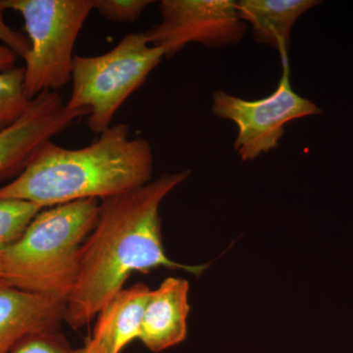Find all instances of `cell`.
<instances>
[{
	"label": "cell",
	"instance_id": "13",
	"mask_svg": "<svg viewBox=\"0 0 353 353\" xmlns=\"http://www.w3.org/2000/svg\"><path fill=\"white\" fill-rule=\"evenodd\" d=\"M41 210L32 202L0 199V269L7 248L20 238Z\"/></svg>",
	"mask_w": 353,
	"mask_h": 353
},
{
	"label": "cell",
	"instance_id": "2",
	"mask_svg": "<svg viewBox=\"0 0 353 353\" xmlns=\"http://www.w3.org/2000/svg\"><path fill=\"white\" fill-rule=\"evenodd\" d=\"M152 173L150 141L131 138L129 126L118 123L79 150L46 141L12 182L0 187V199L29 201L41 209L82 199L103 201L143 187Z\"/></svg>",
	"mask_w": 353,
	"mask_h": 353
},
{
	"label": "cell",
	"instance_id": "1",
	"mask_svg": "<svg viewBox=\"0 0 353 353\" xmlns=\"http://www.w3.org/2000/svg\"><path fill=\"white\" fill-rule=\"evenodd\" d=\"M190 175V170L163 174L143 187L101 201L95 226L81 248L78 276L66 301L64 320L72 328L90 324L124 289L132 273L164 267L199 276L208 268V264L176 263L162 243L160 204Z\"/></svg>",
	"mask_w": 353,
	"mask_h": 353
},
{
	"label": "cell",
	"instance_id": "3",
	"mask_svg": "<svg viewBox=\"0 0 353 353\" xmlns=\"http://www.w3.org/2000/svg\"><path fill=\"white\" fill-rule=\"evenodd\" d=\"M101 202L82 199L39 211L4 253L0 278L25 292L66 303L78 276L81 248Z\"/></svg>",
	"mask_w": 353,
	"mask_h": 353
},
{
	"label": "cell",
	"instance_id": "14",
	"mask_svg": "<svg viewBox=\"0 0 353 353\" xmlns=\"http://www.w3.org/2000/svg\"><path fill=\"white\" fill-rule=\"evenodd\" d=\"M24 67L0 72V132L16 122L31 101L24 90Z\"/></svg>",
	"mask_w": 353,
	"mask_h": 353
},
{
	"label": "cell",
	"instance_id": "15",
	"mask_svg": "<svg viewBox=\"0 0 353 353\" xmlns=\"http://www.w3.org/2000/svg\"><path fill=\"white\" fill-rule=\"evenodd\" d=\"M9 353H97L87 345L75 348L57 332L29 334L21 340Z\"/></svg>",
	"mask_w": 353,
	"mask_h": 353
},
{
	"label": "cell",
	"instance_id": "7",
	"mask_svg": "<svg viewBox=\"0 0 353 353\" xmlns=\"http://www.w3.org/2000/svg\"><path fill=\"white\" fill-rule=\"evenodd\" d=\"M161 22L145 32L148 43L171 58L189 43L222 48L240 43L246 31L234 0H162Z\"/></svg>",
	"mask_w": 353,
	"mask_h": 353
},
{
	"label": "cell",
	"instance_id": "10",
	"mask_svg": "<svg viewBox=\"0 0 353 353\" xmlns=\"http://www.w3.org/2000/svg\"><path fill=\"white\" fill-rule=\"evenodd\" d=\"M190 284L182 278L165 279L146 303L139 340L152 352H161L187 336Z\"/></svg>",
	"mask_w": 353,
	"mask_h": 353
},
{
	"label": "cell",
	"instance_id": "5",
	"mask_svg": "<svg viewBox=\"0 0 353 353\" xmlns=\"http://www.w3.org/2000/svg\"><path fill=\"white\" fill-rule=\"evenodd\" d=\"M25 23L30 50L25 60L24 90L29 101L58 92L71 81L74 46L94 0H6Z\"/></svg>",
	"mask_w": 353,
	"mask_h": 353
},
{
	"label": "cell",
	"instance_id": "11",
	"mask_svg": "<svg viewBox=\"0 0 353 353\" xmlns=\"http://www.w3.org/2000/svg\"><path fill=\"white\" fill-rule=\"evenodd\" d=\"M152 290L143 283L122 289L99 310L92 338L85 343L97 353H121L139 338Z\"/></svg>",
	"mask_w": 353,
	"mask_h": 353
},
{
	"label": "cell",
	"instance_id": "18",
	"mask_svg": "<svg viewBox=\"0 0 353 353\" xmlns=\"http://www.w3.org/2000/svg\"><path fill=\"white\" fill-rule=\"evenodd\" d=\"M18 55L10 48L0 43V72L15 68Z\"/></svg>",
	"mask_w": 353,
	"mask_h": 353
},
{
	"label": "cell",
	"instance_id": "6",
	"mask_svg": "<svg viewBox=\"0 0 353 353\" xmlns=\"http://www.w3.org/2000/svg\"><path fill=\"white\" fill-rule=\"evenodd\" d=\"M277 88L263 99L245 101L223 90L212 94L211 110L216 117L229 120L238 128L234 150L243 161H252L278 148L285 125L292 121L317 116V104L297 94L290 79L289 62H283Z\"/></svg>",
	"mask_w": 353,
	"mask_h": 353
},
{
	"label": "cell",
	"instance_id": "16",
	"mask_svg": "<svg viewBox=\"0 0 353 353\" xmlns=\"http://www.w3.org/2000/svg\"><path fill=\"white\" fill-rule=\"evenodd\" d=\"M154 1L148 0H94V10L113 23L130 24L136 22Z\"/></svg>",
	"mask_w": 353,
	"mask_h": 353
},
{
	"label": "cell",
	"instance_id": "8",
	"mask_svg": "<svg viewBox=\"0 0 353 353\" xmlns=\"http://www.w3.org/2000/svg\"><path fill=\"white\" fill-rule=\"evenodd\" d=\"M87 113L70 110L58 92H44L12 125L0 132V180L19 175L34 152Z\"/></svg>",
	"mask_w": 353,
	"mask_h": 353
},
{
	"label": "cell",
	"instance_id": "9",
	"mask_svg": "<svg viewBox=\"0 0 353 353\" xmlns=\"http://www.w3.org/2000/svg\"><path fill=\"white\" fill-rule=\"evenodd\" d=\"M66 303L25 292L0 278V353H9L21 340L36 333L57 332Z\"/></svg>",
	"mask_w": 353,
	"mask_h": 353
},
{
	"label": "cell",
	"instance_id": "12",
	"mask_svg": "<svg viewBox=\"0 0 353 353\" xmlns=\"http://www.w3.org/2000/svg\"><path fill=\"white\" fill-rule=\"evenodd\" d=\"M318 0H241L236 1L241 19L252 25L259 44L271 46L289 62L288 51L294 24L304 13L319 6Z\"/></svg>",
	"mask_w": 353,
	"mask_h": 353
},
{
	"label": "cell",
	"instance_id": "4",
	"mask_svg": "<svg viewBox=\"0 0 353 353\" xmlns=\"http://www.w3.org/2000/svg\"><path fill=\"white\" fill-rule=\"evenodd\" d=\"M164 58V51L148 43L143 32L128 34L103 54L75 55L67 108L87 113L90 131L101 134Z\"/></svg>",
	"mask_w": 353,
	"mask_h": 353
},
{
	"label": "cell",
	"instance_id": "17",
	"mask_svg": "<svg viewBox=\"0 0 353 353\" xmlns=\"http://www.w3.org/2000/svg\"><path fill=\"white\" fill-rule=\"evenodd\" d=\"M7 9L6 0H0V43L10 48L13 52L22 57H27L30 50V43L27 36L9 27L4 20V12Z\"/></svg>",
	"mask_w": 353,
	"mask_h": 353
}]
</instances>
